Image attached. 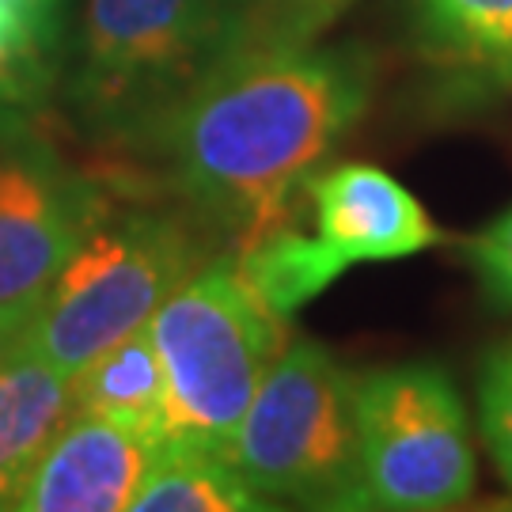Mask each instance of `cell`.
Here are the masks:
<instances>
[{"label": "cell", "mask_w": 512, "mask_h": 512, "mask_svg": "<svg viewBox=\"0 0 512 512\" xmlns=\"http://www.w3.org/2000/svg\"><path fill=\"white\" fill-rule=\"evenodd\" d=\"M372 88L376 65L361 46H247L190 95L148 156L194 217L247 243L289 217L365 118Z\"/></svg>", "instance_id": "obj_1"}, {"label": "cell", "mask_w": 512, "mask_h": 512, "mask_svg": "<svg viewBox=\"0 0 512 512\" xmlns=\"http://www.w3.org/2000/svg\"><path fill=\"white\" fill-rule=\"evenodd\" d=\"M247 46L251 0H76L65 110L99 148L148 156L190 95Z\"/></svg>", "instance_id": "obj_2"}, {"label": "cell", "mask_w": 512, "mask_h": 512, "mask_svg": "<svg viewBox=\"0 0 512 512\" xmlns=\"http://www.w3.org/2000/svg\"><path fill=\"white\" fill-rule=\"evenodd\" d=\"M209 224L175 209H103L46 285L27 346L65 376L148 319L202 262Z\"/></svg>", "instance_id": "obj_3"}, {"label": "cell", "mask_w": 512, "mask_h": 512, "mask_svg": "<svg viewBox=\"0 0 512 512\" xmlns=\"http://www.w3.org/2000/svg\"><path fill=\"white\" fill-rule=\"evenodd\" d=\"M164 368V429L156 444L224 452L277 353L285 319L266 308L236 255L202 262L148 319Z\"/></svg>", "instance_id": "obj_4"}, {"label": "cell", "mask_w": 512, "mask_h": 512, "mask_svg": "<svg viewBox=\"0 0 512 512\" xmlns=\"http://www.w3.org/2000/svg\"><path fill=\"white\" fill-rule=\"evenodd\" d=\"M353 387L327 346L285 342L239 418L228 459L270 509H365Z\"/></svg>", "instance_id": "obj_5"}, {"label": "cell", "mask_w": 512, "mask_h": 512, "mask_svg": "<svg viewBox=\"0 0 512 512\" xmlns=\"http://www.w3.org/2000/svg\"><path fill=\"white\" fill-rule=\"evenodd\" d=\"M361 505L459 509L475 494V444L456 380L433 361L372 368L353 387Z\"/></svg>", "instance_id": "obj_6"}, {"label": "cell", "mask_w": 512, "mask_h": 512, "mask_svg": "<svg viewBox=\"0 0 512 512\" xmlns=\"http://www.w3.org/2000/svg\"><path fill=\"white\" fill-rule=\"evenodd\" d=\"M103 209L31 110H0V304L42 293Z\"/></svg>", "instance_id": "obj_7"}, {"label": "cell", "mask_w": 512, "mask_h": 512, "mask_svg": "<svg viewBox=\"0 0 512 512\" xmlns=\"http://www.w3.org/2000/svg\"><path fill=\"white\" fill-rule=\"evenodd\" d=\"M300 202H308L311 232L342 274L365 262L421 255L448 239L395 175L361 160L319 167Z\"/></svg>", "instance_id": "obj_8"}, {"label": "cell", "mask_w": 512, "mask_h": 512, "mask_svg": "<svg viewBox=\"0 0 512 512\" xmlns=\"http://www.w3.org/2000/svg\"><path fill=\"white\" fill-rule=\"evenodd\" d=\"M156 440L95 414H69L16 490L23 512H122L137 494Z\"/></svg>", "instance_id": "obj_9"}, {"label": "cell", "mask_w": 512, "mask_h": 512, "mask_svg": "<svg viewBox=\"0 0 512 512\" xmlns=\"http://www.w3.org/2000/svg\"><path fill=\"white\" fill-rule=\"evenodd\" d=\"M406 42L444 107L512 95V0H406Z\"/></svg>", "instance_id": "obj_10"}, {"label": "cell", "mask_w": 512, "mask_h": 512, "mask_svg": "<svg viewBox=\"0 0 512 512\" xmlns=\"http://www.w3.org/2000/svg\"><path fill=\"white\" fill-rule=\"evenodd\" d=\"M73 414V376L38 349H19L0 365V509H16V490L57 429Z\"/></svg>", "instance_id": "obj_11"}, {"label": "cell", "mask_w": 512, "mask_h": 512, "mask_svg": "<svg viewBox=\"0 0 512 512\" xmlns=\"http://www.w3.org/2000/svg\"><path fill=\"white\" fill-rule=\"evenodd\" d=\"M164 368L148 327L107 346L73 376V410L126 425L148 440L164 429Z\"/></svg>", "instance_id": "obj_12"}, {"label": "cell", "mask_w": 512, "mask_h": 512, "mask_svg": "<svg viewBox=\"0 0 512 512\" xmlns=\"http://www.w3.org/2000/svg\"><path fill=\"white\" fill-rule=\"evenodd\" d=\"M133 512H255L270 509L243 482L232 459L190 444H156L152 463L129 501Z\"/></svg>", "instance_id": "obj_13"}, {"label": "cell", "mask_w": 512, "mask_h": 512, "mask_svg": "<svg viewBox=\"0 0 512 512\" xmlns=\"http://www.w3.org/2000/svg\"><path fill=\"white\" fill-rule=\"evenodd\" d=\"M61 84V69L35 46L12 0H0V110H35Z\"/></svg>", "instance_id": "obj_14"}, {"label": "cell", "mask_w": 512, "mask_h": 512, "mask_svg": "<svg viewBox=\"0 0 512 512\" xmlns=\"http://www.w3.org/2000/svg\"><path fill=\"white\" fill-rule=\"evenodd\" d=\"M478 433L486 440V452L494 459L497 475L512 490V338L482 361L478 372Z\"/></svg>", "instance_id": "obj_15"}, {"label": "cell", "mask_w": 512, "mask_h": 512, "mask_svg": "<svg viewBox=\"0 0 512 512\" xmlns=\"http://www.w3.org/2000/svg\"><path fill=\"white\" fill-rule=\"evenodd\" d=\"M357 0H251L255 46L315 42L346 16Z\"/></svg>", "instance_id": "obj_16"}, {"label": "cell", "mask_w": 512, "mask_h": 512, "mask_svg": "<svg viewBox=\"0 0 512 512\" xmlns=\"http://www.w3.org/2000/svg\"><path fill=\"white\" fill-rule=\"evenodd\" d=\"M467 258L486 296L501 308H512V205L467 243Z\"/></svg>", "instance_id": "obj_17"}, {"label": "cell", "mask_w": 512, "mask_h": 512, "mask_svg": "<svg viewBox=\"0 0 512 512\" xmlns=\"http://www.w3.org/2000/svg\"><path fill=\"white\" fill-rule=\"evenodd\" d=\"M23 16L35 46L54 61L57 69L65 65V46H69V27H73L76 0H12Z\"/></svg>", "instance_id": "obj_18"}, {"label": "cell", "mask_w": 512, "mask_h": 512, "mask_svg": "<svg viewBox=\"0 0 512 512\" xmlns=\"http://www.w3.org/2000/svg\"><path fill=\"white\" fill-rule=\"evenodd\" d=\"M46 293V289H42ZM42 293L27 296V300H12V304H0V365L19 349V342L27 338V330L35 323L38 304H42Z\"/></svg>", "instance_id": "obj_19"}]
</instances>
